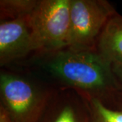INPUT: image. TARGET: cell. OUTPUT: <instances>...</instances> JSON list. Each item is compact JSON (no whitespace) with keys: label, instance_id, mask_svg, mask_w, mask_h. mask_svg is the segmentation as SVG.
<instances>
[{"label":"cell","instance_id":"cell-10","mask_svg":"<svg viewBox=\"0 0 122 122\" xmlns=\"http://www.w3.org/2000/svg\"><path fill=\"white\" fill-rule=\"evenodd\" d=\"M107 99L111 102L115 107L122 110V89L113 92Z\"/></svg>","mask_w":122,"mask_h":122},{"label":"cell","instance_id":"cell-4","mask_svg":"<svg viewBox=\"0 0 122 122\" xmlns=\"http://www.w3.org/2000/svg\"><path fill=\"white\" fill-rule=\"evenodd\" d=\"M116 13L113 6L106 0H71L67 48L77 50H96L102 30Z\"/></svg>","mask_w":122,"mask_h":122},{"label":"cell","instance_id":"cell-5","mask_svg":"<svg viewBox=\"0 0 122 122\" xmlns=\"http://www.w3.org/2000/svg\"><path fill=\"white\" fill-rule=\"evenodd\" d=\"M34 53V44L27 18L1 20V67L23 61Z\"/></svg>","mask_w":122,"mask_h":122},{"label":"cell","instance_id":"cell-12","mask_svg":"<svg viewBox=\"0 0 122 122\" xmlns=\"http://www.w3.org/2000/svg\"><path fill=\"white\" fill-rule=\"evenodd\" d=\"M0 122H11L5 110L0 107Z\"/></svg>","mask_w":122,"mask_h":122},{"label":"cell","instance_id":"cell-9","mask_svg":"<svg viewBox=\"0 0 122 122\" xmlns=\"http://www.w3.org/2000/svg\"><path fill=\"white\" fill-rule=\"evenodd\" d=\"M39 0H1V20L29 18Z\"/></svg>","mask_w":122,"mask_h":122},{"label":"cell","instance_id":"cell-6","mask_svg":"<svg viewBox=\"0 0 122 122\" xmlns=\"http://www.w3.org/2000/svg\"><path fill=\"white\" fill-rule=\"evenodd\" d=\"M40 122H90L85 94L71 88H56Z\"/></svg>","mask_w":122,"mask_h":122},{"label":"cell","instance_id":"cell-1","mask_svg":"<svg viewBox=\"0 0 122 122\" xmlns=\"http://www.w3.org/2000/svg\"><path fill=\"white\" fill-rule=\"evenodd\" d=\"M26 62H30L36 76L56 88H71L105 98L122 89L114 75L112 63L96 50L65 48L34 54Z\"/></svg>","mask_w":122,"mask_h":122},{"label":"cell","instance_id":"cell-11","mask_svg":"<svg viewBox=\"0 0 122 122\" xmlns=\"http://www.w3.org/2000/svg\"><path fill=\"white\" fill-rule=\"evenodd\" d=\"M112 69L119 85L122 89V63H112Z\"/></svg>","mask_w":122,"mask_h":122},{"label":"cell","instance_id":"cell-2","mask_svg":"<svg viewBox=\"0 0 122 122\" xmlns=\"http://www.w3.org/2000/svg\"><path fill=\"white\" fill-rule=\"evenodd\" d=\"M56 90L33 74L0 73V107L11 122H40Z\"/></svg>","mask_w":122,"mask_h":122},{"label":"cell","instance_id":"cell-3","mask_svg":"<svg viewBox=\"0 0 122 122\" xmlns=\"http://www.w3.org/2000/svg\"><path fill=\"white\" fill-rule=\"evenodd\" d=\"M70 6L71 0H39L27 19L34 54L51 52L68 47Z\"/></svg>","mask_w":122,"mask_h":122},{"label":"cell","instance_id":"cell-8","mask_svg":"<svg viewBox=\"0 0 122 122\" xmlns=\"http://www.w3.org/2000/svg\"><path fill=\"white\" fill-rule=\"evenodd\" d=\"M87 98L90 122H122V110L108 99L84 93Z\"/></svg>","mask_w":122,"mask_h":122},{"label":"cell","instance_id":"cell-7","mask_svg":"<svg viewBox=\"0 0 122 122\" xmlns=\"http://www.w3.org/2000/svg\"><path fill=\"white\" fill-rule=\"evenodd\" d=\"M97 52L111 63H122V16L116 13L109 19L98 37Z\"/></svg>","mask_w":122,"mask_h":122}]
</instances>
